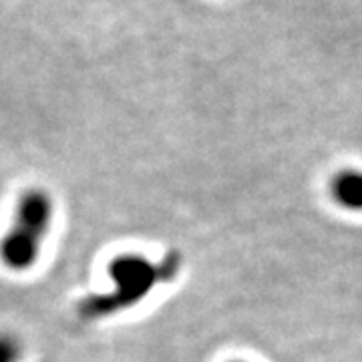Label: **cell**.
<instances>
[{
	"label": "cell",
	"mask_w": 362,
	"mask_h": 362,
	"mask_svg": "<svg viewBox=\"0 0 362 362\" xmlns=\"http://www.w3.org/2000/svg\"><path fill=\"white\" fill-rule=\"evenodd\" d=\"M23 342L13 332H0V362H21Z\"/></svg>",
	"instance_id": "2"
},
{
	"label": "cell",
	"mask_w": 362,
	"mask_h": 362,
	"mask_svg": "<svg viewBox=\"0 0 362 362\" xmlns=\"http://www.w3.org/2000/svg\"><path fill=\"white\" fill-rule=\"evenodd\" d=\"M52 197L40 187L21 195L13 226L0 240V262L13 272L30 270L39 259L52 223Z\"/></svg>",
	"instance_id": "1"
}]
</instances>
